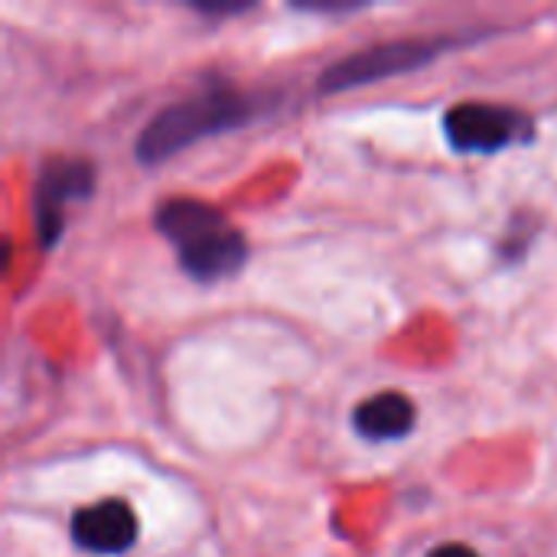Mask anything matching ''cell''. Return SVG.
Wrapping results in <instances>:
<instances>
[{
    "label": "cell",
    "mask_w": 557,
    "mask_h": 557,
    "mask_svg": "<svg viewBox=\"0 0 557 557\" xmlns=\"http://www.w3.org/2000/svg\"><path fill=\"white\" fill-rule=\"evenodd\" d=\"M153 225L176 245L180 268L199 284H215L238 274L248 258L245 235L202 199H166L157 209Z\"/></svg>",
    "instance_id": "cell-1"
},
{
    "label": "cell",
    "mask_w": 557,
    "mask_h": 557,
    "mask_svg": "<svg viewBox=\"0 0 557 557\" xmlns=\"http://www.w3.org/2000/svg\"><path fill=\"white\" fill-rule=\"evenodd\" d=\"M258 111V101L251 95L232 91V88H206L186 101H176L163 108L140 134L137 140V160L140 163H163L176 150L193 147L202 137L235 131L245 121H251Z\"/></svg>",
    "instance_id": "cell-2"
},
{
    "label": "cell",
    "mask_w": 557,
    "mask_h": 557,
    "mask_svg": "<svg viewBox=\"0 0 557 557\" xmlns=\"http://www.w3.org/2000/svg\"><path fill=\"white\" fill-rule=\"evenodd\" d=\"M444 46H447L444 39H395V42H382V46L352 52L323 72L320 88L323 91H346V88L382 82V78H392L401 72H414L418 65L441 55Z\"/></svg>",
    "instance_id": "cell-3"
},
{
    "label": "cell",
    "mask_w": 557,
    "mask_h": 557,
    "mask_svg": "<svg viewBox=\"0 0 557 557\" xmlns=\"http://www.w3.org/2000/svg\"><path fill=\"white\" fill-rule=\"evenodd\" d=\"M529 117L506 104L463 101L444 114V134L460 153H496L529 137Z\"/></svg>",
    "instance_id": "cell-4"
},
{
    "label": "cell",
    "mask_w": 557,
    "mask_h": 557,
    "mask_svg": "<svg viewBox=\"0 0 557 557\" xmlns=\"http://www.w3.org/2000/svg\"><path fill=\"white\" fill-rule=\"evenodd\" d=\"M95 193V166L88 160H49L36 183V228L39 242L49 248L62 235V206L69 199H85Z\"/></svg>",
    "instance_id": "cell-5"
},
{
    "label": "cell",
    "mask_w": 557,
    "mask_h": 557,
    "mask_svg": "<svg viewBox=\"0 0 557 557\" xmlns=\"http://www.w3.org/2000/svg\"><path fill=\"white\" fill-rule=\"evenodd\" d=\"M72 539L91 555H124L137 542V516L121 499L85 506L72 516Z\"/></svg>",
    "instance_id": "cell-6"
},
{
    "label": "cell",
    "mask_w": 557,
    "mask_h": 557,
    "mask_svg": "<svg viewBox=\"0 0 557 557\" xmlns=\"http://www.w3.org/2000/svg\"><path fill=\"white\" fill-rule=\"evenodd\" d=\"M352 424L366 441H401L414 431L418 411H414L408 395L382 392V395H375L356 408Z\"/></svg>",
    "instance_id": "cell-7"
},
{
    "label": "cell",
    "mask_w": 557,
    "mask_h": 557,
    "mask_svg": "<svg viewBox=\"0 0 557 557\" xmlns=\"http://www.w3.org/2000/svg\"><path fill=\"white\" fill-rule=\"evenodd\" d=\"M428 557H480V555H476L470 545H457V542H454V545H441V548H434Z\"/></svg>",
    "instance_id": "cell-8"
},
{
    "label": "cell",
    "mask_w": 557,
    "mask_h": 557,
    "mask_svg": "<svg viewBox=\"0 0 557 557\" xmlns=\"http://www.w3.org/2000/svg\"><path fill=\"white\" fill-rule=\"evenodd\" d=\"M251 3H196L199 13H242L248 10Z\"/></svg>",
    "instance_id": "cell-9"
}]
</instances>
